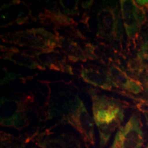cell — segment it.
<instances>
[{
	"mask_svg": "<svg viewBox=\"0 0 148 148\" xmlns=\"http://www.w3.org/2000/svg\"><path fill=\"white\" fill-rule=\"evenodd\" d=\"M88 92L91 96L93 120L99 133V145L103 147L114 131L123 121L126 106L123 101L100 94L94 88H90Z\"/></svg>",
	"mask_w": 148,
	"mask_h": 148,
	"instance_id": "1",
	"label": "cell"
},
{
	"mask_svg": "<svg viewBox=\"0 0 148 148\" xmlns=\"http://www.w3.org/2000/svg\"><path fill=\"white\" fill-rule=\"evenodd\" d=\"M143 84L145 86V88L147 92H148V76H147L145 77V79H143Z\"/></svg>",
	"mask_w": 148,
	"mask_h": 148,
	"instance_id": "22",
	"label": "cell"
},
{
	"mask_svg": "<svg viewBox=\"0 0 148 148\" xmlns=\"http://www.w3.org/2000/svg\"><path fill=\"white\" fill-rule=\"evenodd\" d=\"M54 32L58 38V47L62 49L64 54L71 62H77L78 61L86 62L87 60L84 50L77 42L74 41L73 38L62 36L57 31H54Z\"/></svg>",
	"mask_w": 148,
	"mask_h": 148,
	"instance_id": "13",
	"label": "cell"
},
{
	"mask_svg": "<svg viewBox=\"0 0 148 148\" xmlns=\"http://www.w3.org/2000/svg\"><path fill=\"white\" fill-rule=\"evenodd\" d=\"M1 58L3 60H10L18 65L25 66L30 69H39L45 71V66L36 60L35 57L25 52H21L17 48L14 47H5L1 45Z\"/></svg>",
	"mask_w": 148,
	"mask_h": 148,
	"instance_id": "12",
	"label": "cell"
},
{
	"mask_svg": "<svg viewBox=\"0 0 148 148\" xmlns=\"http://www.w3.org/2000/svg\"><path fill=\"white\" fill-rule=\"evenodd\" d=\"M34 101L32 94H23L14 99L3 97L1 99V125L12 127L18 130L29 124L27 113Z\"/></svg>",
	"mask_w": 148,
	"mask_h": 148,
	"instance_id": "5",
	"label": "cell"
},
{
	"mask_svg": "<svg viewBox=\"0 0 148 148\" xmlns=\"http://www.w3.org/2000/svg\"><path fill=\"white\" fill-rule=\"evenodd\" d=\"M136 2L138 5H141L142 7L147 8L148 10V0H146V1H136Z\"/></svg>",
	"mask_w": 148,
	"mask_h": 148,
	"instance_id": "20",
	"label": "cell"
},
{
	"mask_svg": "<svg viewBox=\"0 0 148 148\" xmlns=\"http://www.w3.org/2000/svg\"><path fill=\"white\" fill-rule=\"evenodd\" d=\"M96 17L97 37L108 41L114 50L121 51L123 27L117 1H103Z\"/></svg>",
	"mask_w": 148,
	"mask_h": 148,
	"instance_id": "2",
	"label": "cell"
},
{
	"mask_svg": "<svg viewBox=\"0 0 148 148\" xmlns=\"http://www.w3.org/2000/svg\"><path fill=\"white\" fill-rule=\"evenodd\" d=\"M93 3V1H84V2H82L81 3L82 5V7L83 8H90V6L92 5Z\"/></svg>",
	"mask_w": 148,
	"mask_h": 148,
	"instance_id": "19",
	"label": "cell"
},
{
	"mask_svg": "<svg viewBox=\"0 0 148 148\" xmlns=\"http://www.w3.org/2000/svg\"><path fill=\"white\" fill-rule=\"evenodd\" d=\"M121 15L127 40L130 44L136 45L140 29L146 21V13L143 7L132 0H121Z\"/></svg>",
	"mask_w": 148,
	"mask_h": 148,
	"instance_id": "6",
	"label": "cell"
},
{
	"mask_svg": "<svg viewBox=\"0 0 148 148\" xmlns=\"http://www.w3.org/2000/svg\"><path fill=\"white\" fill-rule=\"evenodd\" d=\"M15 75L12 73H7L6 75H5V77L1 80V84H5L6 83H8L10 80H12V79L15 78Z\"/></svg>",
	"mask_w": 148,
	"mask_h": 148,
	"instance_id": "18",
	"label": "cell"
},
{
	"mask_svg": "<svg viewBox=\"0 0 148 148\" xmlns=\"http://www.w3.org/2000/svg\"><path fill=\"white\" fill-rule=\"evenodd\" d=\"M138 53L148 66V34L144 36L143 41L140 42V49Z\"/></svg>",
	"mask_w": 148,
	"mask_h": 148,
	"instance_id": "17",
	"label": "cell"
},
{
	"mask_svg": "<svg viewBox=\"0 0 148 148\" xmlns=\"http://www.w3.org/2000/svg\"><path fill=\"white\" fill-rule=\"evenodd\" d=\"M38 19L42 25L52 26L53 30L62 27L75 29L78 23L71 17L62 12L56 3H50L38 14Z\"/></svg>",
	"mask_w": 148,
	"mask_h": 148,
	"instance_id": "9",
	"label": "cell"
},
{
	"mask_svg": "<svg viewBox=\"0 0 148 148\" xmlns=\"http://www.w3.org/2000/svg\"><path fill=\"white\" fill-rule=\"evenodd\" d=\"M144 143L143 125L138 113H133L116 133L111 148H141Z\"/></svg>",
	"mask_w": 148,
	"mask_h": 148,
	"instance_id": "7",
	"label": "cell"
},
{
	"mask_svg": "<svg viewBox=\"0 0 148 148\" xmlns=\"http://www.w3.org/2000/svg\"><path fill=\"white\" fill-rule=\"evenodd\" d=\"M25 52L35 57L42 65L47 66L48 69L54 71L64 72V73L73 75V68L66 62V56L60 51L51 50L38 51L27 50Z\"/></svg>",
	"mask_w": 148,
	"mask_h": 148,
	"instance_id": "8",
	"label": "cell"
},
{
	"mask_svg": "<svg viewBox=\"0 0 148 148\" xmlns=\"http://www.w3.org/2000/svg\"><path fill=\"white\" fill-rule=\"evenodd\" d=\"M64 121L79 133L84 142L95 145L94 121L87 109L77 95L66 101L62 106Z\"/></svg>",
	"mask_w": 148,
	"mask_h": 148,
	"instance_id": "4",
	"label": "cell"
},
{
	"mask_svg": "<svg viewBox=\"0 0 148 148\" xmlns=\"http://www.w3.org/2000/svg\"><path fill=\"white\" fill-rule=\"evenodd\" d=\"M147 94H148V92H147Z\"/></svg>",
	"mask_w": 148,
	"mask_h": 148,
	"instance_id": "25",
	"label": "cell"
},
{
	"mask_svg": "<svg viewBox=\"0 0 148 148\" xmlns=\"http://www.w3.org/2000/svg\"><path fill=\"white\" fill-rule=\"evenodd\" d=\"M80 76L83 80L97 87L109 91H115L123 95L122 90H119V88L110 78L108 72L97 66L82 65L80 71Z\"/></svg>",
	"mask_w": 148,
	"mask_h": 148,
	"instance_id": "10",
	"label": "cell"
},
{
	"mask_svg": "<svg viewBox=\"0 0 148 148\" xmlns=\"http://www.w3.org/2000/svg\"><path fill=\"white\" fill-rule=\"evenodd\" d=\"M36 144L41 148H80V142L73 134H62L55 138H38Z\"/></svg>",
	"mask_w": 148,
	"mask_h": 148,
	"instance_id": "14",
	"label": "cell"
},
{
	"mask_svg": "<svg viewBox=\"0 0 148 148\" xmlns=\"http://www.w3.org/2000/svg\"><path fill=\"white\" fill-rule=\"evenodd\" d=\"M107 72L119 90L132 94H139L143 91V84L138 79L131 77L116 64H109Z\"/></svg>",
	"mask_w": 148,
	"mask_h": 148,
	"instance_id": "11",
	"label": "cell"
},
{
	"mask_svg": "<svg viewBox=\"0 0 148 148\" xmlns=\"http://www.w3.org/2000/svg\"><path fill=\"white\" fill-rule=\"evenodd\" d=\"M59 2L66 15L74 16L78 14V1H60Z\"/></svg>",
	"mask_w": 148,
	"mask_h": 148,
	"instance_id": "16",
	"label": "cell"
},
{
	"mask_svg": "<svg viewBox=\"0 0 148 148\" xmlns=\"http://www.w3.org/2000/svg\"><path fill=\"white\" fill-rule=\"evenodd\" d=\"M135 100L138 101V103H143V104L145 105V106H148V100H145V99H136V98H135Z\"/></svg>",
	"mask_w": 148,
	"mask_h": 148,
	"instance_id": "21",
	"label": "cell"
},
{
	"mask_svg": "<svg viewBox=\"0 0 148 148\" xmlns=\"http://www.w3.org/2000/svg\"><path fill=\"white\" fill-rule=\"evenodd\" d=\"M127 70L133 77H136V79H139L141 77L145 79L148 76V66L138 52L127 61Z\"/></svg>",
	"mask_w": 148,
	"mask_h": 148,
	"instance_id": "15",
	"label": "cell"
},
{
	"mask_svg": "<svg viewBox=\"0 0 148 148\" xmlns=\"http://www.w3.org/2000/svg\"><path fill=\"white\" fill-rule=\"evenodd\" d=\"M0 37L6 43L29 47L33 50H51L58 47L56 35L44 27H34L7 32L1 34Z\"/></svg>",
	"mask_w": 148,
	"mask_h": 148,
	"instance_id": "3",
	"label": "cell"
},
{
	"mask_svg": "<svg viewBox=\"0 0 148 148\" xmlns=\"http://www.w3.org/2000/svg\"><path fill=\"white\" fill-rule=\"evenodd\" d=\"M86 148H88V146H87V145H86Z\"/></svg>",
	"mask_w": 148,
	"mask_h": 148,
	"instance_id": "24",
	"label": "cell"
},
{
	"mask_svg": "<svg viewBox=\"0 0 148 148\" xmlns=\"http://www.w3.org/2000/svg\"><path fill=\"white\" fill-rule=\"evenodd\" d=\"M145 148H148V144H147V145H146V147H145Z\"/></svg>",
	"mask_w": 148,
	"mask_h": 148,
	"instance_id": "23",
	"label": "cell"
}]
</instances>
